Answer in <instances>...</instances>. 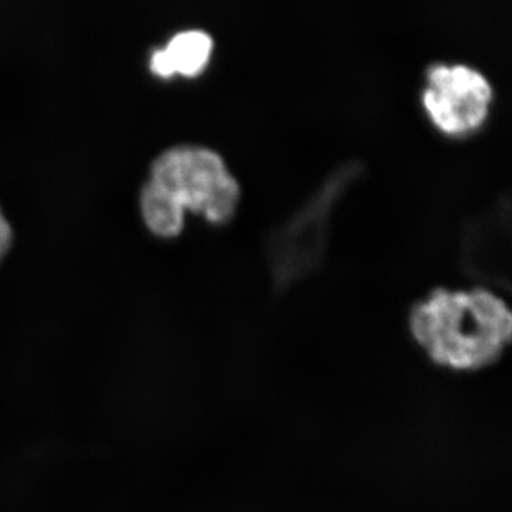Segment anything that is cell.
<instances>
[{
    "label": "cell",
    "instance_id": "cell-4",
    "mask_svg": "<svg viewBox=\"0 0 512 512\" xmlns=\"http://www.w3.org/2000/svg\"><path fill=\"white\" fill-rule=\"evenodd\" d=\"M494 89L480 69L467 63H431L424 73L421 106L431 124L450 137H467L490 116Z\"/></svg>",
    "mask_w": 512,
    "mask_h": 512
},
{
    "label": "cell",
    "instance_id": "cell-7",
    "mask_svg": "<svg viewBox=\"0 0 512 512\" xmlns=\"http://www.w3.org/2000/svg\"><path fill=\"white\" fill-rule=\"evenodd\" d=\"M12 238V227H10L8 220H6L5 215L0 210V261L6 255V252L9 251L10 245H12Z\"/></svg>",
    "mask_w": 512,
    "mask_h": 512
},
{
    "label": "cell",
    "instance_id": "cell-5",
    "mask_svg": "<svg viewBox=\"0 0 512 512\" xmlns=\"http://www.w3.org/2000/svg\"><path fill=\"white\" fill-rule=\"evenodd\" d=\"M212 49L214 40L210 33L200 29L184 30L171 37L164 49L154 52L151 70L163 77L174 73L198 76L210 62Z\"/></svg>",
    "mask_w": 512,
    "mask_h": 512
},
{
    "label": "cell",
    "instance_id": "cell-1",
    "mask_svg": "<svg viewBox=\"0 0 512 512\" xmlns=\"http://www.w3.org/2000/svg\"><path fill=\"white\" fill-rule=\"evenodd\" d=\"M407 323L427 359L451 372L495 365L512 339L510 306L485 286L433 289L413 303Z\"/></svg>",
    "mask_w": 512,
    "mask_h": 512
},
{
    "label": "cell",
    "instance_id": "cell-2",
    "mask_svg": "<svg viewBox=\"0 0 512 512\" xmlns=\"http://www.w3.org/2000/svg\"><path fill=\"white\" fill-rule=\"evenodd\" d=\"M241 201V185L224 158L208 147L184 144L165 150L151 164L141 191V211L148 228L174 237L184 225V211L224 224Z\"/></svg>",
    "mask_w": 512,
    "mask_h": 512
},
{
    "label": "cell",
    "instance_id": "cell-6",
    "mask_svg": "<svg viewBox=\"0 0 512 512\" xmlns=\"http://www.w3.org/2000/svg\"><path fill=\"white\" fill-rule=\"evenodd\" d=\"M504 220H507V217L503 214L501 205H498L468 227L464 254L468 266L474 271L480 274L490 272L491 275H500L501 251H505L501 239H507L503 231L508 229Z\"/></svg>",
    "mask_w": 512,
    "mask_h": 512
},
{
    "label": "cell",
    "instance_id": "cell-3",
    "mask_svg": "<svg viewBox=\"0 0 512 512\" xmlns=\"http://www.w3.org/2000/svg\"><path fill=\"white\" fill-rule=\"evenodd\" d=\"M359 161L340 164L265 241L266 259L278 288L295 284L318 268L328 247L336 204L362 174Z\"/></svg>",
    "mask_w": 512,
    "mask_h": 512
}]
</instances>
